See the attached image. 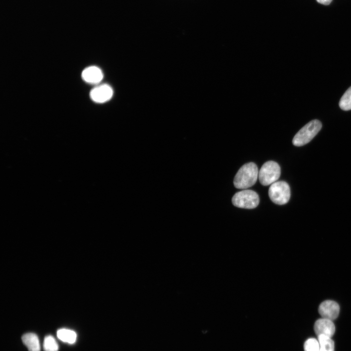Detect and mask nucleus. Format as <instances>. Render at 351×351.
Returning <instances> with one entry per match:
<instances>
[{
  "instance_id": "obj_14",
  "label": "nucleus",
  "mask_w": 351,
  "mask_h": 351,
  "mask_svg": "<svg viewBox=\"0 0 351 351\" xmlns=\"http://www.w3.org/2000/svg\"><path fill=\"white\" fill-rule=\"evenodd\" d=\"M43 347L44 351H58V350L57 341L54 337L50 335L44 338Z\"/></svg>"
},
{
  "instance_id": "obj_1",
  "label": "nucleus",
  "mask_w": 351,
  "mask_h": 351,
  "mask_svg": "<svg viewBox=\"0 0 351 351\" xmlns=\"http://www.w3.org/2000/svg\"><path fill=\"white\" fill-rule=\"evenodd\" d=\"M257 165L253 162L243 165L236 173L234 179V185L237 189H246L256 183L258 177Z\"/></svg>"
},
{
  "instance_id": "obj_7",
  "label": "nucleus",
  "mask_w": 351,
  "mask_h": 351,
  "mask_svg": "<svg viewBox=\"0 0 351 351\" xmlns=\"http://www.w3.org/2000/svg\"><path fill=\"white\" fill-rule=\"evenodd\" d=\"M339 306L332 300H326L321 303L318 311L322 318L333 320L336 319L339 313Z\"/></svg>"
},
{
  "instance_id": "obj_6",
  "label": "nucleus",
  "mask_w": 351,
  "mask_h": 351,
  "mask_svg": "<svg viewBox=\"0 0 351 351\" xmlns=\"http://www.w3.org/2000/svg\"><path fill=\"white\" fill-rule=\"evenodd\" d=\"M113 95V89L110 86L106 84L96 86L90 93L91 99L98 103H104L109 100Z\"/></svg>"
},
{
  "instance_id": "obj_10",
  "label": "nucleus",
  "mask_w": 351,
  "mask_h": 351,
  "mask_svg": "<svg viewBox=\"0 0 351 351\" xmlns=\"http://www.w3.org/2000/svg\"><path fill=\"white\" fill-rule=\"evenodd\" d=\"M22 341L29 351H40V346L39 338L34 333H27L22 336Z\"/></svg>"
},
{
  "instance_id": "obj_15",
  "label": "nucleus",
  "mask_w": 351,
  "mask_h": 351,
  "mask_svg": "<svg viewBox=\"0 0 351 351\" xmlns=\"http://www.w3.org/2000/svg\"><path fill=\"white\" fill-rule=\"evenodd\" d=\"M305 351H319V344L318 339L311 338L307 339L304 345Z\"/></svg>"
},
{
  "instance_id": "obj_11",
  "label": "nucleus",
  "mask_w": 351,
  "mask_h": 351,
  "mask_svg": "<svg viewBox=\"0 0 351 351\" xmlns=\"http://www.w3.org/2000/svg\"><path fill=\"white\" fill-rule=\"evenodd\" d=\"M57 334L59 340L69 344L74 343L77 338L76 333L69 329H60L58 331Z\"/></svg>"
},
{
  "instance_id": "obj_5",
  "label": "nucleus",
  "mask_w": 351,
  "mask_h": 351,
  "mask_svg": "<svg viewBox=\"0 0 351 351\" xmlns=\"http://www.w3.org/2000/svg\"><path fill=\"white\" fill-rule=\"evenodd\" d=\"M268 193L271 200L277 205L286 204L291 196L290 186L284 181H276L272 184Z\"/></svg>"
},
{
  "instance_id": "obj_2",
  "label": "nucleus",
  "mask_w": 351,
  "mask_h": 351,
  "mask_svg": "<svg viewBox=\"0 0 351 351\" xmlns=\"http://www.w3.org/2000/svg\"><path fill=\"white\" fill-rule=\"evenodd\" d=\"M322 128L321 122L317 119L312 120L295 134L293 138L292 144L296 146H302L309 143L319 132Z\"/></svg>"
},
{
  "instance_id": "obj_9",
  "label": "nucleus",
  "mask_w": 351,
  "mask_h": 351,
  "mask_svg": "<svg viewBox=\"0 0 351 351\" xmlns=\"http://www.w3.org/2000/svg\"><path fill=\"white\" fill-rule=\"evenodd\" d=\"M82 79L86 82L92 84H98L103 79V74L98 67L91 66L85 68L81 74Z\"/></svg>"
},
{
  "instance_id": "obj_4",
  "label": "nucleus",
  "mask_w": 351,
  "mask_h": 351,
  "mask_svg": "<svg viewBox=\"0 0 351 351\" xmlns=\"http://www.w3.org/2000/svg\"><path fill=\"white\" fill-rule=\"evenodd\" d=\"M281 169L278 164L274 161L266 162L258 173V179L263 186H268L276 182L279 178Z\"/></svg>"
},
{
  "instance_id": "obj_12",
  "label": "nucleus",
  "mask_w": 351,
  "mask_h": 351,
  "mask_svg": "<svg viewBox=\"0 0 351 351\" xmlns=\"http://www.w3.org/2000/svg\"><path fill=\"white\" fill-rule=\"evenodd\" d=\"M319 344V351H334V344L331 337L325 336H318Z\"/></svg>"
},
{
  "instance_id": "obj_13",
  "label": "nucleus",
  "mask_w": 351,
  "mask_h": 351,
  "mask_svg": "<svg viewBox=\"0 0 351 351\" xmlns=\"http://www.w3.org/2000/svg\"><path fill=\"white\" fill-rule=\"evenodd\" d=\"M339 105L340 108L343 110L348 111L351 110V86L341 97Z\"/></svg>"
},
{
  "instance_id": "obj_8",
  "label": "nucleus",
  "mask_w": 351,
  "mask_h": 351,
  "mask_svg": "<svg viewBox=\"0 0 351 351\" xmlns=\"http://www.w3.org/2000/svg\"><path fill=\"white\" fill-rule=\"evenodd\" d=\"M314 330L317 336L322 335L331 338L335 332V326L332 320L322 318L315 322Z\"/></svg>"
},
{
  "instance_id": "obj_3",
  "label": "nucleus",
  "mask_w": 351,
  "mask_h": 351,
  "mask_svg": "<svg viewBox=\"0 0 351 351\" xmlns=\"http://www.w3.org/2000/svg\"><path fill=\"white\" fill-rule=\"evenodd\" d=\"M233 204L238 208L251 209L259 203L258 194L251 190H244L235 193L232 197Z\"/></svg>"
},
{
  "instance_id": "obj_16",
  "label": "nucleus",
  "mask_w": 351,
  "mask_h": 351,
  "mask_svg": "<svg viewBox=\"0 0 351 351\" xmlns=\"http://www.w3.org/2000/svg\"><path fill=\"white\" fill-rule=\"evenodd\" d=\"M317 1L321 4H324V5H328L329 4L332 0H316Z\"/></svg>"
}]
</instances>
